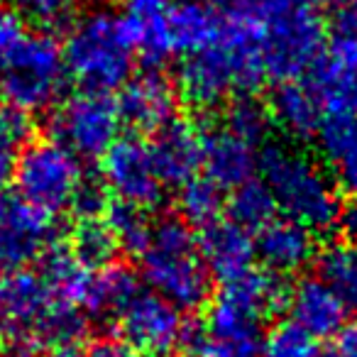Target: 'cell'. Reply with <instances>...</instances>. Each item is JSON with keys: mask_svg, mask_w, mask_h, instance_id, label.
I'll use <instances>...</instances> for the list:
<instances>
[{"mask_svg": "<svg viewBox=\"0 0 357 357\" xmlns=\"http://www.w3.org/2000/svg\"><path fill=\"white\" fill-rule=\"evenodd\" d=\"M199 250L211 277H218L223 284L250 274L255 259H257L255 238L250 235V230L240 228L230 218H220L206 225L199 238Z\"/></svg>", "mask_w": 357, "mask_h": 357, "instance_id": "cell-19", "label": "cell"}, {"mask_svg": "<svg viewBox=\"0 0 357 357\" xmlns=\"http://www.w3.org/2000/svg\"><path fill=\"white\" fill-rule=\"evenodd\" d=\"M174 3L176 0H120V17L128 25L135 50L149 64H162L176 54Z\"/></svg>", "mask_w": 357, "mask_h": 357, "instance_id": "cell-17", "label": "cell"}, {"mask_svg": "<svg viewBox=\"0 0 357 357\" xmlns=\"http://www.w3.org/2000/svg\"><path fill=\"white\" fill-rule=\"evenodd\" d=\"M0 357H37V355L32 347L22 345V342H13V345H8L6 350L0 352Z\"/></svg>", "mask_w": 357, "mask_h": 357, "instance_id": "cell-41", "label": "cell"}, {"mask_svg": "<svg viewBox=\"0 0 357 357\" xmlns=\"http://www.w3.org/2000/svg\"><path fill=\"white\" fill-rule=\"evenodd\" d=\"M103 184L118 204L154 208L162 201L164 184L154 169L149 144L137 137H120L103 157Z\"/></svg>", "mask_w": 357, "mask_h": 357, "instance_id": "cell-11", "label": "cell"}, {"mask_svg": "<svg viewBox=\"0 0 357 357\" xmlns=\"http://www.w3.org/2000/svg\"><path fill=\"white\" fill-rule=\"evenodd\" d=\"M257 172L284 218L296 220L311 233H326L340 225L345 213L340 191L311 154L282 142L264 144Z\"/></svg>", "mask_w": 357, "mask_h": 357, "instance_id": "cell-2", "label": "cell"}, {"mask_svg": "<svg viewBox=\"0 0 357 357\" xmlns=\"http://www.w3.org/2000/svg\"><path fill=\"white\" fill-rule=\"evenodd\" d=\"M313 6H326V8H335V10H342L347 6H357V0H311Z\"/></svg>", "mask_w": 357, "mask_h": 357, "instance_id": "cell-42", "label": "cell"}, {"mask_svg": "<svg viewBox=\"0 0 357 357\" xmlns=\"http://www.w3.org/2000/svg\"><path fill=\"white\" fill-rule=\"evenodd\" d=\"M105 223L110 225L115 240H118L120 250H128V252L137 255L142 250L144 240L152 228V220L147 218L142 208H135V206L115 204L105 213Z\"/></svg>", "mask_w": 357, "mask_h": 357, "instance_id": "cell-34", "label": "cell"}, {"mask_svg": "<svg viewBox=\"0 0 357 357\" xmlns=\"http://www.w3.org/2000/svg\"><path fill=\"white\" fill-rule=\"evenodd\" d=\"M208 3L223 20L252 27L257 32L296 6L298 0H208Z\"/></svg>", "mask_w": 357, "mask_h": 357, "instance_id": "cell-31", "label": "cell"}, {"mask_svg": "<svg viewBox=\"0 0 357 357\" xmlns=\"http://www.w3.org/2000/svg\"><path fill=\"white\" fill-rule=\"evenodd\" d=\"M118 335L130 350L147 357H167L181 342L189 340V323L181 311L154 291L139 289L115 318Z\"/></svg>", "mask_w": 357, "mask_h": 357, "instance_id": "cell-10", "label": "cell"}, {"mask_svg": "<svg viewBox=\"0 0 357 357\" xmlns=\"http://www.w3.org/2000/svg\"><path fill=\"white\" fill-rule=\"evenodd\" d=\"M50 357H86V355H81L76 347H64V350H52Z\"/></svg>", "mask_w": 357, "mask_h": 357, "instance_id": "cell-43", "label": "cell"}, {"mask_svg": "<svg viewBox=\"0 0 357 357\" xmlns=\"http://www.w3.org/2000/svg\"><path fill=\"white\" fill-rule=\"evenodd\" d=\"M56 303L61 298L40 272L17 269L0 274V335L35 340Z\"/></svg>", "mask_w": 357, "mask_h": 357, "instance_id": "cell-12", "label": "cell"}, {"mask_svg": "<svg viewBox=\"0 0 357 357\" xmlns=\"http://www.w3.org/2000/svg\"><path fill=\"white\" fill-rule=\"evenodd\" d=\"M176 86L159 71L132 76L123 86V93L118 98L123 125L132 128L135 132L157 135L172 120H176Z\"/></svg>", "mask_w": 357, "mask_h": 357, "instance_id": "cell-14", "label": "cell"}, {"mask_svg": "<svg viewBox=\"0 0 357 357\" xmlns=\"http://www.w3.org/2000/svg\"><path fill=\"white\" fill-rule=\"evenodd\" d=\"M54 225L17 194L0 191V274L27 269L52 250Z\"/></svg>", "mask_w": 357, "mask_h": 357, "instance_id": "cell-13", "label": "cell"}, {"mask_svg": "<svg viewBox=\"0 0 357 357\" xmlns=\"http://www.w3.org/2000/svg\"><path fill=\"white\" fill-rule=\"evenodd\" d=\"M282 303H287V289L274 274L250 272L223 284L213 296L204 335L225 345L262 350V328Z\"/></svg>", "mask_w": 357, "mask_h": 357, "instance_id": "cell-5", "label": "cell"}, {"mask_svg": "<svg viewBox=\"0 0 357 357\" xmlns=\"http://www.w3.org/2000/svg\"><path fill=\"white\" fill-rule=\"evenodd\" d=\"M223 123L228 128H233L235 132H240L243 137L262 144L269 132V125H272V115H269V110L264 105L255 103L252 98H240L228 108V115H225Z\"/></svg>", "mask_w": 357, "mask_h": 357, "instance_id": "cell-35", "label": "cell"}, {"mask_svg": "<svg viewBox=\"0 0 357 357\" xmlns=\"http://www.w3.org/2000/svg\"><path fill=\"white\" fill-rule=\"evenodd\" d=\"M287 306L298 328L318 337H335L345 328L347 308L321 277H303L287 291Z\"/></svg>", "mask_w": 357, "mask_h": 357, "instance_id": "cell-18", "label": "cell"}, {"mask_svg": "<svg viewBox=\"0 0 357 357\" xmlns=\"http://www.w3.org/2000/svg\"><path fill=\"white\" fill-rule=\"evenodd\" d=\"M86 357H139V355L135 350H130L123 340H110V337H105V340L93 342L91 350L86 352Z\"/></svg>", "mask_w": 357, "mask_h": 357, "instance_id": "cell-40", "label": "cell"}, {"mask_svg": "<svg viewBox=\"0 0 357 357\" xmlns=\"http://www.w3.org/2000/svg\"><path fill=\"white\" fill-rule=\"evenodd\" d=\"M139 291L137 277L128 267L118 262H110L105 267L91 269L89 282L84 289L81 308L91 316L118 318V313L130 303V298Z\"/></svg>", "mask_w": 357, "mask_h": 357, "instance_id": "cell-23", "label": "cell"}, {"mask_svg": "<svg viewBox=\"0 0 357 357\" xmlns=\"http://www.w3.org/2000/svg\"><path fill=\"white\" fill-rule=\"evenodd\" d=\"M225 208V196L215 181L208 176H196L186 186L178 189V211H181V220L189 225H206L220 220V213Z\"/></svg>", "mask_w": 357, "mask_h": 357, "instance_id": "cell-29", "label": "cell"}, {"mask_svg": "<svg viewBox=\"0 0 357 357\" xmlns=\"http://www.w3.org/2000/svg\"><path fill=\"white\" fill-rule=\"evenodd\" d=\"M137 259L149 291L167 298L178 311H194L208 301L211 272L201 257L199 238L186 220H154Z\"/></svg>", "mask_w": 357, "mask_h": 357, "instance_id": "cell-3", "label": "cell"}, {"mask_svg": "<svg viewBox=\"0 0 357 357\" xmlns=\"http://www.w3.org/2000/svg\"><path fill=\"white\" fill-rule=\"evenodd\" d=\"M259 147L257 142L243 137L225 123L213 125L204 132V169L206 176L220 189H238L240 184L255 178L259 169Z\"/></svg>", "mask_w": 357, "mask_h": 357, "instance_id": "cell-16", "label": "cell"}, {"mask_svg": "<svg viewBox=\"0 0 357 357\" xmlns=\"http://www.w3.org/2000/svg\"><path fill=\"white\" fill-rule=\"evenodd\" d=\"M89 272L91 269L71 250H54V248L42 257V267H40V274L47 279L52 291L61 301L76 303V306H81L86 282H89Z\"/></svg>", "mask_w": 357, "mask_h": 357, "instance_id": "cell-28", "label": "cell"}, {"mask_svg": "<svg viewBox=\"0 0 357 357\" xmlns=\"http://www.w3.org/2000/svg\"><path fill=\"white\" fill-rule=\"evenodd\" d=\"M230 220L240 225V228L257 233L267 223H272L277 218V204H274L272 191L267 189L262 178H250L245 184H240L238 189H233V196L228 201Z\"/></svg>", "mask_w": 357, "mask_h": 357, "instance_id": "cell-27", "label": "cell"}, {"mask_svg": "<svg viewBox=\"0 0 357 357\" xmlns=\"http://www.w3.org/2000/svg\"><path fill=\"white\" fill-rule=\"evenodd\" d=\"M267 79L259 35L252 27L225 20L220 35L201 50L181 56L176 91L196 108H220L250 96Z\"/></svg>", "mask_w": 357, "mask_h": 357, "instance_id": "cell-1", "label": "cell"}, {"mask_svg": "<svg viewBox=\"0 0 357 357\" xmlns=\"http://www.w3.org/2000/svg\"><path fill=\"white\" fill-rule=\"evenodd\" d=\"M255 252L269 274H294L316 259V233L289 218H274L255 235Z\"/></svg>", "mask_w": 357, "mask_h": 357, "instance_id": "cell-20", "label": "cell"}, {"mask_svg": "<svg viewBox=\"0 0 357 357\" xmlns=\"http://www.w3.org/2000/svg\"><path fill=\"white\" fill-rule=\"evenodd\" d=\"M118 250L120 245L105 218H86L76 223L74 235H71V252L89 269L110 264Z\"/></svg>", "mask_w": 357, "mask_h": 357, "instance_id": "cell-30", "label": "cell"}, {"mask_svg": "<svg viewBox=\"0 0 357 357\" xmlns=\"http://www.w3.org/2000/svg\"><path fill=\"white\" fill-rule=\"evenodd\" d=\"M27 137H30V118L20 110L0 105V189L13 181Z\"/></svg>", "mask_w": 357, "mask_h": 357, "instance_id": "cell-32", "label": "cell"}, {"mask_svg": "<svg viewBox=\"0 0 357 357\" xmlns=\"http://www.w3.org/2000/svg\"><path fill=\"white\" fill-rule=\"evenodd\" d=\"M154 169L164 186L181 189L204 167V132L186 120H172L149 142Z\"/></svg>", "mask_w": 357, "mask_h": 357, "instance_id": "cell-15", "label": "cell"}, {"mask_svg": "<svg viewBox=\"0 0 357 357\" xmlns=\"http://www.w3.org/2000/svg\"><path fill=\"white\" fill-rule=\"evenodd\" d=\"M25 22L15 10H6L0 8V76L6 71L10 56L15 54V50L20 47V42L25 40Z\"/></svg>", "mask_w": 357, "mask_h": 357, "instance_id": "cell-37", "label": "cell"}, {"mask_svg": "<svg viewBox=\"0 0 357 357\" xmlns=\"http://www.w3.org/2000/svg\"><path fill=\"white\" fill-rule=\"evenodd\" d=\"M84 181L81 159L56 139H35L25 144L13 174L17 196L47 218L74 208Z\"/></svg>", "mask_w": 357, "mask_h": 357, "instance_id": "cell-6", "label": "cell"}, {"mask_svg": "<svg viewBox=\"0 0 357 357\" xmlns=\"http://www.w3.org/2000/svg\"><path fill=\"white\" fill-rule=\"evenodd\" d=\"M262 357H323L318 340L294 321L277 323L262 340Z\"/></svg>", "mask_w": 357, "mask_h": 357, "instance_id": "cell-33", "label": "cell"}, {"mask_svg": "<svg viewBox=\"0 0 357 357\" xmlns=\"http://www.w3.org/2000/svg\"><path fill=\"white\" fill-rule=\"evenodd\" d=\"M108 208L110 206H108V189H105V184H98V181H89V178H86L79 196H76V201H74V211L79 213V220L105 218Z\"/></svg>", "mask_w": 357, "mask_h": 357, "instance_id": "cell-38", "label": "cell"}, {"mask_svg": "<svg viewBox=\"0 0 357 357\" xmlns=\"http://www.w3.org/2000/svg\"><path fill=\"white\" fill-rule=\"evenodd\" d=\"M323 103L308 81H282L269 100L272 120L291 137H311L323 125Z\"/></svg>", "mask_w": 357, "mask_h": 357, "instance_id": "cell-22", "label": "cell"}, {"mask_svg": "<svg viewBox=\"0 0 357 357\" xmlns=\"http://www.w3.org/2000/svg\"><path fill=\"white\" fill-rule=\"evenodd\" d=\"M86 0H15V13L37 25L54 27L79 15Z\"/></svg>", "mask_w": 357, "mask_h": 357, "instance_id": "cell-36", "label": "cell"}, {"mask_svg": "<svg viewBox=\"0 0 357 357\" xmlns=\"http://www.w3.org/2000/svg\"><path fill=\"white\" fill-rule=\"evenodd\" d=\"M316 142L337 191L357 201V120L331 115L318 128Z\"/></svg>", "mask_w": 357, "mask_h": 357, "instance_id": "cell-21", "label": "cell"}, {"mask_svg": "<svg viewBox=\"0 0 357 357\" xmlns=\"http://www.w3.org/2000/svg\"><path fill=\"white\" fill-rule=\"evenodd\" d=\"M66 74L84 91L110 93L132 79L135 42L118 13L91 10L76 17L61 45Z\"/></svg>", "mask_w": 357, "mask_h": 357, "instance_id": "cell-4", "label": "cell"}, {"mask_svg": "<svg viewBox=\"0 0 357 357\" xmlns=\"http://www.w3.org/2000/svg\"><path fill=\"white\" fill-rule=\"evenodd\" d=\"M318 277L342 298L347 311L357 313V243H333L318 255Z\"/></svg>", "mask_w": 357, "mask_h": 357, "instance_id": "cell-26", "label": "cell"}, {"mask_svg": "<svg viewBox=\"0 0 357 357\" xmlns=\"http://www.w3.org/2000/svg\"><path fill=\"white\" fill-rule=\"evenodd\" d=\"M267 76L279 81H296L313 71L326 50V22L311 0H298L284 15L257 30Z\"/></svg>", "mask_w": 357, "mask_h": 357, "instance_id": "cell-8", "label": "cell"}, {"mask_svg": "<svg viewBox=\"0 0 357 357\" xmlns=\"http://www.w3.org/2000/svg\"><path fill=\"white\" fill-rule=\"evenodd\" d=\"M225 20L208 0H176L174 3V50L186 56L220 35Z\"/></svg>", "mask_w": 357, "mask_h": 357, "instance_id": "cell-24", "label": "cell"}, {"mask_svg": "<svg viewBox=\"0 0 357 357\" xmlns=\"http://www.w3.org/2000/svg\"><path fill=\"white\" fill-rule=\"evenodd\" d=\"M118 100L100 91H76L56 105L52 115L54 139L79 159H103L120 139Z\"/></svg>", "mask_w": 357, "mask_h": 357, "instance_id": "cell-9", "label": "cell"}, {"mask_svg": "<svg viewBox=\"0 0 357 357\" xmlns=\"http://www.w3.org/2000/svg\"><path fill=\"white\" fill-rule=\"evenodd\" d=\"M66 76L59 42L45 32L25 35L0 76V98L25 115L40 113L59 100Z\"/></svg>", "mask_w": 357, "mask_h": 357, "instance_id": "cell-7", "label": "cell"}, {"mask_svg": "<svg viewBox=\"0 0 357 357\" xmlns=\"http://www.w3.org/2000/svg\"><path fill=\"white\" fill-rule=\"evenodd\" d=\"M313 91L323 103V110L331 115L357 120V69L340 66L331 59H321V64L311 71Z\"/></svg>", "mask_w": 357, "mask_h": 357, "instance_id": "cell-25", "label": "cell"}, {"mask_svg": "<svg viewBox=\"0 0 357 357\" xmlns=\"http://www.w3.org/2000/svg\"><path fill=\"white\" fill-rule=\"evenodd\" d=\"M326 357H357V321L345 323V328L333 337Z\"/></svg>", "mask_w": 357, "mask_h": 357, "instance_id": "cell-39", "label": "cell"}]
</instances>
